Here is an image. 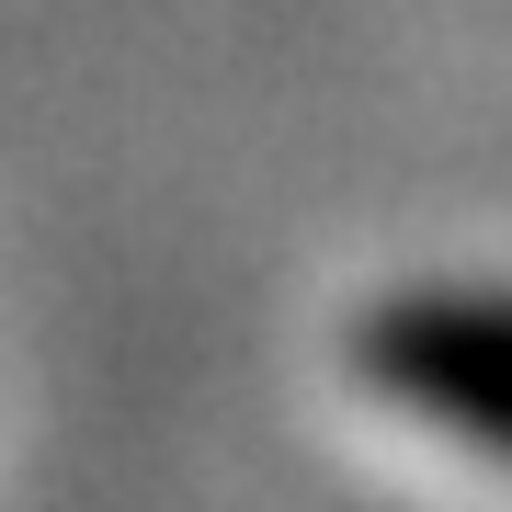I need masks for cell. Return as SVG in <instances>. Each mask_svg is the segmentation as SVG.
Segmentation results:
<instances>
[{
    "mask_svg": "<svg viewBox=\"0 0 512 512\" xmlns=\"http://www.w3.org/2000/svg\"><path fill=\"white\" fill-rule=\"evenodd\" d=\"M365 376L387 399L456 421L478 444H512V308H467V296H410L365 330Z\"/></svg>",
    "mask_w": 512,
    "mask_h": 512,
    "instance_id": "obj_1",
    "label": "cell"
}]
</instances>
